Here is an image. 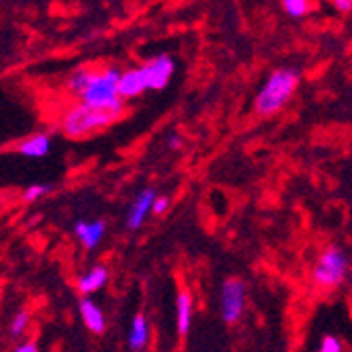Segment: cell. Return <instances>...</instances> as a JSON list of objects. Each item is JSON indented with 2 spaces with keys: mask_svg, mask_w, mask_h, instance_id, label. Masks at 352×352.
Returning a JSON list of instances; mask_svg holds the SVG:
<instances>
[{
  "mask_svg": "<svg viewBox=\"0 0 352 352\" xmlns=\"http://www.w3.org/2000/svg\"><path fill=\"white\" fill-rule=\"evenodd\" d=\"M167 144H169V148H171V150H177V148L182 146V138H179V135H171Z\"/></svg>",
  "mask_w": 352,
  "mask_h": 352,
  "instance_id": "23",
  "label": "cell"
},
{
  "mask_svg": "<svg viewBox=\"0 0 352 352\" xmlns=\"http://www.w3.org/2000/svg\"><path fill=\"white\" fill-rule=\"evenodd\" d=\"M169 209V199L167 197H156L154 205H152V213L154 215H163Z\"/></svg>",
  "mask_w": 352,
  "mask_h": 352,
  "instance_id": "20",
  "label": "cell"
},
{
  "mask_svg": "<svg viewBox=\"0 0 352 352\" xmlns=\"http://www.w3.org/2000/svg\"><path fill=\"white\" fill-rule=\"evenodd\" d=\"M148 336H150V329H148V323L144 314H138L131 323V331H129V346L131 350H144L146 344H148Z\"/></svg>",
  "mask_w": 352,
  "mask_h": 352,
  "instance_id": "14",
  "label": "cell"
},
{
  "mask_svg": "<svg viewBox=\"0 0 352 352\" xmlns=\"http://www.w3.org/2000/svg\"><path fill=\"white\" fill-rule=\"evenodd\" d=\"M156 201V192L152 188L142 190L135 197L133 205L129 207V213H126V230H140L144 226V221L148 217V211H152V205Z\"/></svg>",
  "mask_w": 352,
  "mask_h": 352,
  "instance_id": "7",
  "label": "cell"
},
{
  "mask_svg": "<svg viewBox=\"0 0 352 352\" xmlns=\"http://www.w3.org/2000/svg\"><path fill=\"white\" fill-rule=\"evenodd\" d=\"M348 272V258L344 255L342 249L329 247L323 251V255L318 258L314 266V283L321 287H338Z\"/></svg>",
  "mask_w": 352,
  "mask_h": 352,
  "instance_id": "4",
  "label": "cell"
},
{
  "mask_svg": "<svg viewBox=\"0 0 352 352\" xmlns=\"http://www.w3.org/2000/svg\"><path fill=\"white\" fill-rule=\"evenodd\" d=\"M142 70L146 74L148 89L161 91L169 85V80L175 72V63L169 55H158V57H152L150 61H146Z\"/></svg>",
  "mask_w": 352,
  "mask_h": 352,
  "instance_id": "6",
  "label": "cell"
},
{
  "mask_svg": "<svg viewBox=\"0 0 352 352\" xmlns=\"http://www.w3.org/2000/svg\"><path fill=\"white\" fill-rule=\"evenodd\" d=\"M192 323V298L188 292L177 294V331L179 336H186L190 331Z\"/></svg>",
  "mask_w": 352,
  "mask_h": 352,
  "instance_id": "13",
  "label": "cell"
},
{
  "mask_svg": "<svg viewBox=\"0 0 352 352\" xmlns=\"http://www.w3.org/2000/svg\"><path fill=\"white\" fill-rule=\"evenodd\" d=\"M280 5L289 17H304L310 11V0H280Z\"/></svg>",
  "mask_w": 352,
  "mask_h": 352,
  "instance_id": "16",
  "label": "cell"
},
{
  "mask_svg": "<svg viewBox=\"0 0 352 352\" xmlns=\"http://www.w3.org/2000/svg\"><path fill=\"white\" fill-rule=\"evenodd\" d=\"M28 325H30V312H28V310H19V312L13 316V323H11V336H13V338L23 336V333H25V329H28Z\"/></svg>",
  "mask_w": 352,
  "mask_h": 352,
  "instance_id": "17",
  "label": "cell"
},
{
  "mask_svg": "<svg viewBox=\"0 0 352 352\" xmlns=\"http://www.w3.org/2000/svg\"><path fill=\"white\" fill-rule=\"evenodd\" d=\"M144 91H148V80H146V74H144L142 68L120 72V78H118V95H120L122 102L124 100L140 98Z\"/></svg>",
  "mask_w": 352,
  "mask_h": 352,
  "instance_id": "8",
  "label": "cell"
},
{
  "mask_svg": "<svg viewBox=\"0 0 352 352\" xmlns=\"http://www.w3.org/2000/svg\"><path fill=\"white\" fill-rule=\"evenodd\" d=\"M114 118H116V114H112V112L78 104V106H72L70 110L63 112V116L59 120V129L68 138H85L93 131L106 129Z\"/></svg>",
  "mask_w": 352,
  "mask_h": 352,
  "instance_id": "3",
  "label": "cell"
},
{
  "mask_svg": "<svg viewBox=\"0 0 352 352\" xmlns=\"http://www.w3.org/2000/svg\"><path fill=\"white\" fill-rule=\"evenodd\" d=\"M91 76H93V72L91 70H76L70 78H68V91L70 93H74V95H82V91L87 89V85H89V80H91Z\"/></svg>",
  "mask_w": 352,
  "mask_h": 352,
  "instance_id": "15",
  "label": "cell"
},
{
  "mask_svg": "<svg viewBox=\"0 0 352 352\" xmlns=\"http://www.w3.org/2000/svg\"><path fill=\"white\" fill-rule=\"evenodd\" d=\"M331 3L340 13H350L352 11V0H331Z\"/></svg>",
  "mask_w": 352,
  "mask_h": 352,
  "instance_id": "21",
  "label": "cell"
},
{
  "mask_svg": "<svg viewBox=\"0 0 352 352\" xmlns=\"http://www.w3.org/2000/svg\"><path fill=\"white\" fill-rule=\"evenodd\" d=\"M118 78H120V72L116 68L93 72L87 89L80 95V104H85L89 108L106 110V112H112L118 116L124 108L120 95H118Z\"/></svg>",
  "mask_w": 352,
  "mask_h": 352,
  "instance_id": "1",
  "label": "cell"
},
{
  "mask_svg": "<svg viewBox=\"0 0 352 352\" xmlns=\"http://www.w3.org/2000/svg\"><path fill=\"white\" fill-rule=\"evenodd\" d=\"M74 232L78 236V241L85 245V249H95L100 245V241L104 239L106 232V221L98 219V221H76Z\"/></svg>",
  "mask_w": 352,
  "mask_h": 352,
  "instance_id": "9",
  "label": "cell"
},
{
  "mask_svg": "<svg viewBox=\"0 0 352 352\" xmlns=\"http://www.w3.org/2000/svg\"><path fill=\"white\" fill-rule=\"evenodd\" d=\"M78 310H80V316H82V323L89 331L93 333H104L106 329V318H104V312L102 308L95 304L91 298H82L80 304H78Z\"/></svg>",
  "mask_w": 352,
  "mask_h": 352,
  "instance_id": "10",
  "label": "cell"
},
{
  "mask_svg": "<svg viewBox=\"0 0 352 352\" xmlns=\"http://www.w3.org/2000/svg\"><path fill=\"white\" fill-rule=\"evenodd\" d=\"M316 352H342V344H340V340H338V338L327 336V338L321 342V346H318V350H316Z\"/></svg>",
  "mask_w": 352,
  "mask_h": 352,
  "instance_id": "19",
  "label": "cell"
},
{
  "mask_svg": "<svg viewBox=\"0 0 352 352\" xmlns=\"http://www.w3.org/2000/svg\"><path fill=\"white\" fill-rule=\"evenodd\" d=\"M49 150H51V138L47 133H36L32 138H25L15 148V152L25 158H43L49 154Z\"/></svg>",
  "mask_w": 352,
  "mask_h": 352,
  "instance_id": "11",
  "label": "cell"
},
{
  "mask_svg": "<svg viewBox=\"0 0 352 352\" xmlns=\"http://www.w3.org/2000/svg\"><path fill=\"white\" fill-rule=\"evenodd\" d=\"M247 287L241 278H228L221 287V316L226 323H236L243 316Z\"/></svg>",
  "mask_w": 352,
  "mask_h": 352,
  "instance_id": "5",
  "label": "cell"
},
{
  "mask_svg": "<svg viewBox=\"0 0 352 352\" xmlns=\"http://www.w3.org/2000/svg\"><path fill=\"white\" fill-rule=\"evenodd\" d=\"M49 192H51V186H47V184H32L23 192V201L25 203H34V201L43 199L45 195H49Z\"/></svg>",
  "mask_w": 352,
  "mask_h": 352,
  "instance_id": "18",
  "label": "cell"
},
{
  "mask_svg": "<svg viewBox=\"0 0 352 352\" xmlns=\"http://www.w3.org/2000/svg\"><path fill=\"white\" fill-rule=\"evenodd\" d=\"M108 268L106 266H93L89 272H85L80 278H78V292L82 294V296H91V294H95V292H100L102 287L108 283Z\"/></svg>",
  "mask_w": 352,
  "mask_h": 352,
  "instance_id": "12",
  "label": "cell"
},
{
  "mask_svg": "<svg viewBox=\"0 0 352 352\" xmlns=\"http://www.w3.org/2000/svg\"><path fill=\"white\" fill-rule=\"evenodd\" d=\"M13 352H38V346H36V342H23Z\"/></svg>",
  "mask_w": 352,
  "mask_h": 352,
  "instance_id": "22",
  "label": "cell"
},
{
  "mask_svg": "<svg viewBox=\"0 0 352 352\" xmlns=\"http://www.w3.org/2000/svg\"><path fill=\"white\" fill-rule=\"evenodd\" d=\"M298 82H300V74L294 68L274 70L268 76L264 89L260 91L258 100H255V112L262 116H270V114L278 112L287 102L292 100Z\"/></svg>",
  "mask_w": 352,
  "mask_h": 352,
  "instance_id": "2",
  "label": "cell"
}]
</instances>
